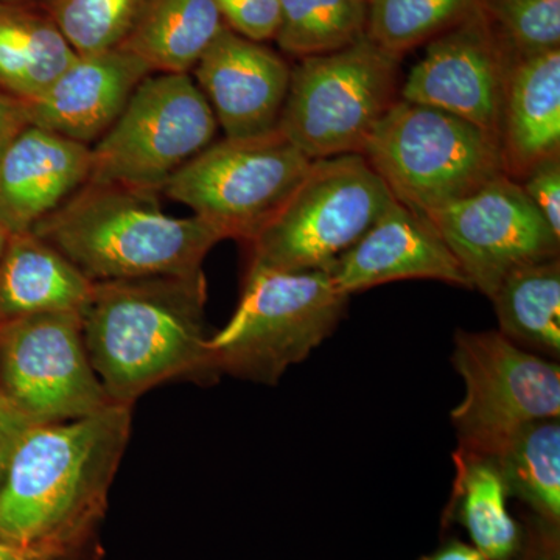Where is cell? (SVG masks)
Returning <instances> with one entry per match:
<instances>
[{
    "label": "cell",
    "instance_id": "9",
    "mask_svg": "<svg viewBox=\"0 0 560 560\" xmlns=\"http://www.w3.org/2000/svg\"><path fill=\"white\" fill-rule=\"evenodd\" d=\"M219 124L190 73H150L91 147L88 183L156 191L208 149Z\"/></svg>",
    "mask_w": 560,
    "mask_h": 560
},
{
    "label": "cell",
    "instance_id": "12",
    "mask_svg": "<svg viewBox=\"0 0 560 560\" xmlns=\"http://www.w3.org/2000/svg\"><path fill=\"white\" fill-rule=\"evenodd\" d=\"M422 215L440 232L471 289L488 298L517 268L559 257L560 238L506 173Z\"/></svg>",
    "mask_w": 560,
    "mask_h": 560
},
{
    "label": "cell",
    "instance_id": "16",
    "mask_svg": "<svg viewBox=\"0 0 560 560\" xmlns=\"http://www.w3.org/2000/svg\"><path fill=\"white\" fill-rule=\"evenodd\" d=\"M150 73L149 66L124 47L77 55L43 94L22 102L28 125L92 147Z\"/></svg>",
    "mask_w": 560,
    "mask_h": 560
},
{
    "label": "cell",
    "instance_id": "30",
    "mask_svg": "<svg viewBox=\"0 0 560 560\" xmlns=\"http://www.w3.org/2000/svg\"><path fill=\"white\" fill-rule=\"evenodd\" d=\"M521 186L560 238V154L534 165L523 176Z\"/></svg>",
    "mask_w": 560,
    "mask_h": 560
},
{
    "label": "cell",
    "instance_id": "1",
    "mask_svg": "<svg viewBox=\"0 0 560 560\" xmlns=\"http://www.w3.org/2000/svg\"><path fill=\"white\" fill-rule=\"evenodd\" d=\"M206 301L205 271L94 283L81 327L92 370L113 404L132 407L176 378L215 381Z\"/></svg>",
    "mask_w": 560,
    "mask_h": 560
},
{
    "label": "cell",
    "instance_id": "34",
    "mask_svg": "<svg viewBox=\"0 0 560 560\" xmlns=\"http://www.w3.org/2000/svg\"><path fill=\"white\" fill-rule=\"evenodd\" d=\"M419 560H489L482 552L471 544H464V541L452 540L447 545L440 548L429 556H423Z\"/></svg>",
    "mask_w": 560,
    "mask_h": 560
},
{
    "label": "cell",
    "instance_id": "33",
    "mask_svg": "<svg viewBox=\"0 0 560 560\" xmlns=\"http://www.w3.org/2000/svg\"><path fill=\"white\" fill-rule=\"evenodd\" d=\"M65 551L57 547H20L0 540V560H58Z\"/></svg>",
    "mask_w": 560,
    "mask_h": 560
},
{
    "label": "cell",
    "instance_id": "13",
    "mask_svg": "<svg viewBox=\"0 0 560 560\" xmlns=\"http://www.w3.org/2000/svg\"><path fill=\"white\" fill-rule=\"evenodd\" d=\"M512 62L480 3L466 20L430 40L399 98L447 110L500 139Z\"/></svg>",
    "mask_w": 560,
    "mask_h": 560
},
{
    "label": "cell",
    "instance_id": "7",
    "mask_svg": "<svg viewBox=\"0 0 560 560\" xmlns=\"http://www.w3.org/2000/svg\"><path fill=\"white\" fill-rule=\"evenodd\" d=\"M394 201L363 154L313 161L289 200L249 243L250 264L279 271L327 268Z\"/></svg>",
    "mask_w": 560,
    "mask_h": 560
},
{
    "label": "cell",
    "instance_id": "4",
    "mask_svg": "<svg viewBox=\"0 0 560 560\" xmlns=\"http://www.w3.org/2000/svg\"><path fill=\"white\" fill-rule=\"evenodd\" d=\"M348 304L327 268L279 271L249 264L234 315L209 337L210 370L217 377L278 385L337 330Z\"/></svg>",
    "mask_w": 560,
    "mask_h": 560
},
{
    "label": "cell",
    "instance_id": "29",
    "mask_svg": "<svg viewBox=\"0 0 560 560\" xmlns=\"http://www.w3.org/2000/svg\"><path fill=\"white\" fill-rule=\"evenodd\" d=\"M217 5L231 31L257 43L275 39L280 0H217Z\"/></svg>",
    "mask_w": 560,
    "mask_h": 560
},
{
    "label": "cell",
    "instance_id": "3",
    "mask_svg": "<svg viewBox=\"0 0 560 560\" xmlns=\"http://www.w3.org/2000/svg\"><path fill=\"white\" fill-rule=\"evenodd\" d=\"M156 191L86 183L32 232L91 282L194 276L223 241L198 217H173Z\"/></svg>",
    "mask_w": 560,
    "mask_h": 560
},
{
    "label": "cell",
    "instance_id": "11",
    "mask_svg": "<svg viewBox=\"0 0 560 560\" xmlns=\"http://www.w3.org/2000/svg\"><path fill=\"white\" fill-rule=\"evenodd\" d=\"M0 390L35 425L86 418L113 405L92 370L80 312L0 324Z\"/></svg>",
    "mask_w": 560,
    "mask_h": 560
},
{
    "label": "cell",
    "instance_id": "14",
    "mask_svg": "<svg viewBox=\"0 0 560 560\" xmlns=\"http://www.w3.org/2000/svg\"><path fill=\"white\" fill-rule=\"evenodd\" d=\"M191 73L224 138H254L278 130L291 68L264 43L224 27Z\"/></svg>",
    "mask_w": 560,
    "mask_h": 560
},
{
    "label": "cell",
    "instance_id": "17",
    "mask_svg": "<svg viewBox=\"0 0 560 560\" xmlns=\"http://www.w3.org/2000/svg\"><path fill=\"white\" fill-rule=\"evenodd\" d=\"M91 147L27 125L0 154V228L31 232L90 178Z\"/></svg>",
    "mask_w": 560,
    "mask_h": 560
},
{
    "label": "cell",
    "instance_id": "15",
    "mask_svg": "<svg viewBox=\"0 0 560 560\" xmlns=\"http://www.w3.org/2000/svg\"><path fill=\"white\" fill-rule=\"evenodd\" d=\"M335 287L346 296L396 280H440L471 289L459 261L425 215L399 201L329 267Z\"/></svg>",
    "mask_w": 560,
    "mask_h": 560
},
{
    "label": "cell",
    "instance_id": "18",
    "mask_svg": "<svg viewBox=\"0 0 560 560\" xmlns=\"http://www.w3.org/2000/svg\"><path fill=\"white\" fill-rule=\"evenodd\" d=\"M504 172L522 179L560 154V49L512 62L500 120Z\"/></svg>",
    "mask_w": 560,
    "mask_h": 560
},
{
    "label": "cell",
    "instance_id": "22",
    "mask_svg": "<svg viewBox=\"0 0 560 560\" xmlns=\"http://www.w3.org/2000/svg\"><path fill=\"white\" fill-rule=\"evenodd\" d=\"M452 510L471 545L489 560H515L523 548L521 525L512 517L510 490L489 456L456 448Z\"/></svg>",
    "mask_w": 560,
    "mask_h": 560
},
{
    "label": "cell",
    "instance_id": "21",
    "mask_svg": "<svg viewBox=\"0 0 560 560\" xmlns=\"http://www.w3.org/2000/svg\"><path fill=\"white\" fill-rule=\"evenodd\" d=\"M224 27L217 0H149L121 47L153 73H191Z\"/></svg>",
    "mask_w": 560,
    "mask_h": 560
},
{
    "label": "cell",
    "instance_id": "8",
    "mask_svg": "<svg viewBox=\"0 0 560 560\" xmlns=\"http://www.w3.org/2000/svg\"><path fill=\"white\" fill-rule=\"evenodd\" d=\"M312 162L279 130L224 138L180 167L161 195L189 208L223 241L250 243L300 186Z\"/></svg>",
    "mask_w": 560,
    "mask_h": 560
},
{
    "label": "cell",
    "instance_id": "31",
    "mask_svg": "<svg viewBox=\"0 0 560 560\" xmlns=\"http://www.w3.org/2000/svg\"><path fill=\"white\" fill-rule=\"evenodd\" d=\"M35 423L0 390V488L22 434Z\"/></svg>",
    "mask_w": 560,
    "mask_h": 560
},
{
    "label": "cell",
    "instance_id": "23",
    "mask_svg": "<svg viewBox=\"0 0 560 560\" xmlns=\"http://www.w3.org/2000/svg\"><path fill=\"white\" fill-rule=\"evenodd\" d=\"M489 300L495 308L501 335L529 352L559 360V257L512 271Z\"/></svg>",
    "mask_w": 560,
    "mask_h": 560
},
{
    "label": "cell",
    "instance_id": "32",
    "mask_svg": "<svg viewBox=\"0 0 560 560\" xmlns=\"http://www.w3.org/2000/svg\"><path fill=\"white\" fill-rule=\"evenodd\" d=\"M27 125L24 103L0 90V154Z\"/></svg>",
    "mask_w": 560,
    "mask_h": 560
},
{
    "label": "cell",
    "instance_id": "28",
    "mask_svg": "<svg viewBox=\"0 0 560 560\" xmlns=\"http://www.w3.org/2000/svg\"><path fill=\"white\" fill-rule=\"evenodd\" d=\"M512 61L560 49V0H481Z\"/></svg>",
    "mask_w": 560,
    "mask_h": 560
},
{
    "label": "cell",
    "instance_id": "37",
    "mask_svg": "<svg viewBox=\"0 0 560 560\" xmlns=\"http://www.w3.org/2000/svg\"><path fill=\"white\" fill-rule=\"evenodd\" d=\"M0 2H5V3H32L33 0H0Z\"/></svg>",
    "mask_w": 560,
    "mask_h": 560
},
{
    "label": "cell",
    "instance_id": "36",
    "mask_svg": "<svg viewBox=\"0 0 560 560\" xmlns=\"http://www.w3.org/2000/svg\"><path fill=\"white\" fill-rule=\"evenodd\" d=\"M7 241H9V234L0 228V256H2V250L5 248Z\"/></svg>",
    "mask_w": 560,
    "mask_h": 560
},
{
    "label": "cell",
    "instance_id": "20",
    "mask_svg": "<svg viewBox=\"0 0 560 560\" xmlns=\"http://www.w3.org/2000/svg\"><path fill=\"white\" fill-rule=\"evenodd\" d=\"M75 58L43 7L0 2V90L21 102L33 101Z\"/></svg>",
    "mask_w": 560,
    "mask_h": 560
},
{
    "label": "cell",
    "instance_id": "5",
    "mask_svg": "<svg viewBox=\"0 0 560 560\" xmlns=\"http://www.w3.org/2000/svg\"><path fill=\"white\" fill-rule=\"evenodd\" d=\"M397 201L429 213L503 175L500 139L447 110L397 98L361 151Z\"/></svg>",
    "mask_w": 560,
    "mask_h": 560
},
{
    "label": "cell",
    "instance_id": "27",
    "mask_svg": "<svg viewBox=\"0 0 560 560\" xmlns=\"http://www.w3.org/2000/svg\"><path fill=\"white\" fill-rule=\"evenodd\" d=\"M149 0H43L77 55L117 49L135 31Z\"/></svg>",
    "mask_w": 560,
    "mask_h": 560
},
{
    "label": "cell",
    "instance_id": "19",
    "mask_svg": "<svg viewBox=\"0 0 560 560\" xmlns=\"http://www.w3.org/2000/svg\"><path fill=\"white\" fill-rule=\"evenodd\" d=\"M91 282L33 232L9 235L0 256V324L40 313L80 312Z\"/></svg>",
    "mask_w": 560,
    "mask_h": 560
},
{
    "label": "cell",
    "instance_id": "24",
    "mask_svg": "<svg viewBox=\"0 0 560 560\" xmlns=\"http://www.w3.org/2000/svg\"><path fill=\"white\" fill-rule=\"evenodd\" d=\"M490 458L499 466L510 495L534 512L541 528L559 533L560 418L526 423Z\"/></svg>",
    "mask_w": 560,
    "mask_h": 560
},
{
    "label": "cell",
    "instance_id": "26",
    "mask_svg": "<svg viewBox=\"0 0 560 560\" xmlns=\"http://www.w3.org/2000/svg\"><path fill=\"white\" fill-rule=\"evenodd\" d=\"M481 0H370L366 35L382 49L404 55L455 27Z\"/></svg>",
    "mask_w": 560,
    "mask_h": 560
},
{
    "label": "cell",
    "instance_id": "35",
    "mask_svg": "<svg viewBox=\"0 0 560 560\" xmlns=\"http://www.w3.org/2000/svg\"><path fill=\"white\" fill-rule=\"evenodd\" d=\"M523 560H559V533L541 528Z\"/></svg>",
    "mask_w": 560,
    "mask_h": 560
},
{
    "label": "cell",
    "instance_id": "6",
    "mask_svg": "<svg viewBox=\"0 0 560 560\" xmlns=\"http://www.w3.org/2000/svg\"><path fill=\"white\" fill-rule=\"evenodd\" d=\"M400 55L364 36L291 68L278 130L312 161L363 151L397 101Z\"/></svg>",
    "mask_w": 560,
    "mask_h": 560
},
{
    "label": "cell",
    "instance_id": "2",
    "mask_svg": "<svg viewBox=\"0 0 560 560\" xmlns=\"http://www.w3.org/2000/svg\"><path fill=\"white\" fill-rule=\"evenodd\" d=\"M131 408L113 404L22 434L0 488V540L66 550L102 511L130 441Z\"/></svg>",
    "mask_w": 560,
    "mask_h": 560
},
{
    "label": "cell",
    "instance_id": "10",
    "mask_svg": "<svg viewBox=\"0 0 560 560\" xmlns=\"http://www.w3.org/2000/svg\"><path fill=\"white\" fill-rule=\"evenodd\" d=\"M452 361L464 382L451 412L460 451L490 458L526 423L560 418L559 363L499 330L456 331Z\"/></svg>",
    "mask_w": 560,
    "mask_h": 560
},
{
    "label": "cell",
    "instance_id": "25",
    "mask_svg": "<svg viewBox=\"0 0 560 560\" xmlns=\"http://www.w3.org/2000/svg\"><path fill=\"white\" fill-rule=\"evenodd\" d=\"M370 0H280L276 43L291 57L345 49L366 36Z\"/></svg>",
    "mask_w": 560,
    "mask_h": 560
}]
</instances>
